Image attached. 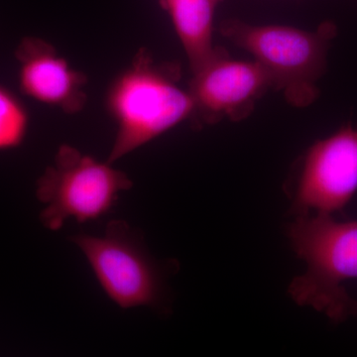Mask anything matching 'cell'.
Segmentation results:
<instances>
[{
  "label": "cell",
  "instance_id": "obj_1",
  "mask_svg": "<svg viewBox=\"0 0 357 357\" xmlns=\"http://www.w3.org/2000/svg\"><path fill=\"white\" fill-rule=\"evenodd\" d=\"M173 66L159 65L146 50L136 54L107 96V107L116 124L107 162L114 163L168 132L194 114L189 91L178 84Z\"/></svg>",
  "mask_w": 357,
  "mask_h": 357
},
{
  "label": "cell",
  "instance_id": "obj_2",
  "mask_svg": "<svg viewBox=\"0 0 357 357\" xmlns=\"http://www.w3.org/2000/svg\"><path fill=\"white\" fill-rule=\"evenodd\" d=\"M293 250L307 264L289 294L300 306L323 312L335 323L357 314V301L342 284L357 279V222H337L332 215H298L288 225Z\"/></svg>",
  "mask_w": 357,
  "mask_h": 357
},
{
  "label": "cell",
  "instance_id": "obj_3",
  "mask_svg": "<svg viewBox=\"0 0 357 357\" xmlns=\"http://www.w3.org/2000/svg\"><path fill=\"white\" fill-rule=\"evenodd\" d=\"M218 31L250 53L271 77L273 89L294 107L311 105L319 96L317 83L326 68V55L337 26L333 22L306 31L287 25H253L227 20Z\"/></svg>",
  "mask_w": 357,
  "mask_h": 357
},
{
  "label": "cell",
  "instance_id": "obj_4",
  "mask_svg": "<svg viewBox=\"0 0 357 357\" xmlns=\"http://www.w3.org/2000/svg\"><path fill=\"white\" fill-rule=\"evenodd\" d=\"M70 241L86 257L100 287L124 310L165 309L166 273L142 236L121 220L107 222L102 236L77 234Z\"/></svg>",
  "mask_w": 357,
  "mask_h": 357
},
{
  "label": "cell",
  "instance_id": "obj_5",
  "mask_svg": "<svg viewBox=\"0 0 357 357\" xmlns=\"http://www.w3.org/2000/svg\"><path fill=\"white\" fill-rule=\"evenodd\" d=\"M132 181L109 162H100L77 148L63 144L54 163L37 181V199L44 204L40 220L57 231L67 220L79 223L105 217Z\"/></svg>",
  "mask_w": 357,
  "mask_h": 357
},
{
  "label": "cell",
  "instance_id": "obj_6",
  "mask_svg": "<svg viewBox=\"0 0 357 357\" xmlns=\"http://www.w3.org/2000/svg\"><path fill=\"white\" fill-rule=\"evenodd\" d=\"M357 192V128L344 126L307 150L294 191L296 215H333Z\"/></svg>",
  "mask_w": 357,
  "mask_h": 357
},
{
  "label": "cell",
  "instance_id": "obj_7",
  "mask_svg": "<svg viewBox=\"0 0 357 357\" xmlns=\"http://www.w3.org/2000/svg\"><path fill=\"white\" fill-rule=\"evenodd\" d=\"M270 89H273L271 77L257 61L234 60L218 48L203 67L192 73L188 89L194 102L192 117L206 124L222 119L243 121Z\"/></svg>",
  "mask_w": 357,
  "mask_h": 357
},
{
  "label": "cell",
  "instance_id": "obj_8",
  "mask_svg": "<svg viewBox=\"0 0 357 357\" xmlns=\"http://www.w3.org/2000/svg\"><path fill=\"white\" fill-rule=\"evenodd\" d=\"M22 93L36 102L79 114L86 105L84 73L70 67L53 45L37 37H25L15 52Z\"/></svg>",
  "mask_w": 357,
  "mask_h": 357
},
{
  "label": "cell",
  "instance_id": "obj_9",
  "mask_svg": "<svg viewBox=\"0 0 357 357\" xmlns=\"http://www.w3.org/2000/svg\"><path fill=\"white\" fill-rule=\"evenodd\" d=\"M223 0H162L172 21L192 73L203 67L217 51L213 44V23Z\"/></svg>",
  "mask_w": 357,
  "mask_h": 357
},
{
  "label": "cell",
  "instance_id": "obj_10",
  "mask_svg": "<svg viewBox=\"0 0 357 357\" xmlns=\"http://www.w3.org/2000/svg\"><path fill=\"white\" fill-rule=\"evenodd\" d=\"M29 128V115L9 89L0 86V151L20 147Z\"/></svg>",
  "mask_w": 357,
  "mask_h": 357
},
{
  "label": "cell",
  "instance_id": "obj_11",
  "mask_svg": "<svg viewBox=\"0 0 357 357\" xmlns=\"http://www.w3.org/2000/svg\"><path fill=\"white\" fill-rule=\"evenodd\" d=\"M160 1H162V0H160Z\"/></svg>",
  "mask_w": 357,
  "mask_h": 357
}]
</instances>
